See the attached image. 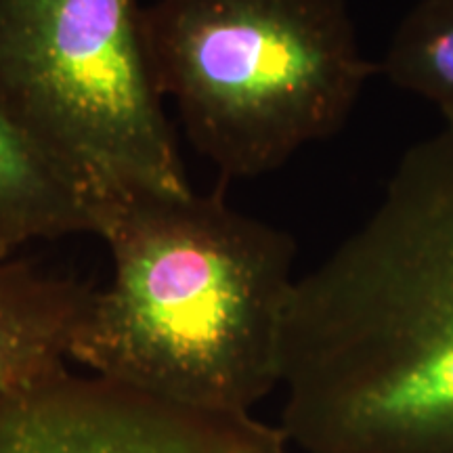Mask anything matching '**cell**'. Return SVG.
I'll return each mask as SVG.
<instances>
[{
  "label": "cell",
  "instance_id": "obj_5",
  "mask_svg": "<svg viewBox=\"0 0 453 453\" xmlns=\"http://www.w3.org/2000/svg\"><path fill=\"white\" fill-rule=\"evenodd\" d=\"M0 453H292L280 426L160 403L70 367L0 388Z\"/></svg>",
  "mask_w": 453,
  "mask_h": 453
},
{
  "label": "cell",
  "instance_id": "obj_2",
  "mask_svg": "<svg viewBox=\"0 0 453 453\" xmlns=\"http://www.w3.org/2000/svg\"><path fill=\"white\" fill-rule=\"evenodd\" d=\"M111 280L90 292L70 361L180 410L254 416L280 388L296 242L223 191H134L101 203Z\"/></svg>",
  "mask_w": 453,
  "mask_h": 453
},
{
  "label": "cell",
  "instance_id": "obj_8",
  "mask_svg": "<svg viewBox=\"0 0 453 453\" xmlns=\"http://www.w3.org/2000/svg\"><path fill=\"white\" fill-rule=\"evenodd\" d=\"M378 72L433 105L453 130V0H420L395 30Z\"/></svg>",
  "mask_w": 453,
  "mask_h": 453
},
{
  "label": "cell",
  "instance_id": "obj_1",
  "mask_svg": "<svg viewBox=\"0 0 453 453\" xmlns=\"http://www.w3.org/2000/svg\"><path fill=\"white\" fill-rule=\"evenodd\" d=\"M298 453H453V130L405 151L372 212L304 275L281 334Z\"/></svg>",
  "mask_w": 453,
  "mask_h": 453
},
{
  "label": "cell",
  "instance_id": "obj_7",
  "mask_svg": "<svg viewBox=\"0 0 453 453\" xmlns=\"http://www.w3.org/2000/svg\"><path fill=\"white\" fill-rule=\"evenodd\" d=\"M95 225L87 191L0 113V258L32 242L95 234Z\"/></svg>",
  "mask_w": 453,
  "mask_h": 453
},
{
  "label": "cell",
  "instance_id": "obj_4",
  "mask_svg": "<svg viewBox=\"0 0 453 453\" xmlns=\"http://www.w3.org/2000/svg\"><path fill=\"white\" fill-rule=\"evenodd\" d=\"M0 113L95 202L189 191L137 0H0Z\"/></svg>",
  "mask_w": 453,
  "mask_h": 453
},
{
  "label": "cell",
  "instance_id": "obj_9",
  "mask_svg": "<svg viewBox=\"0 0 453 453\" xmlns=\"http://www.w3.org/2000/svg\"><path fill=\"white\" fill-rule=\"evenodd\" d=\"M292 453H294V451H292Z\"/></svg>",
  "mask_w": 453,
  "mask_h": 453
},
{
  "label": "cell",
  "instance_id": "obj_3",
  "mask_svg": "<svg viewBox=\"0 0 453 453\" xmlns=\"http://www.w3.org/2000/svg\"><path fill=\"white\" fill-rule=\"evenodd\" d=\"M143 34L162 97L223 180L334 137L378 73L347 0H154Z\"/></svg>",
  "mask_w": 453,
  "mask_h": 453
},
{
  "label": "cell",
  "instance_id": "obj_6",
  "mask_svg": "<svg viewBox=\"0 0 453 453\" xmlns=\"http://www.w3.org/2000/svg\"><path fill=\"white\" fill-rule=\"evenodd\" d=\"M90 292L26 258H0V388L70 364Z\"/></svg>",
  "mask_w": 453,
  "mask_h": 453
}]
</instances>
